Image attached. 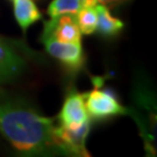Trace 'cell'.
<instances>
[{"label": "cell", "mask_w": 157, "mask_h": 157, "mask_svg": "<svg viewBox=\"0 0 157 157\" xmlns=\"http://www.w3.org/2000/svg\"><path fill=\"white\" fill-rule=\"evenodd\" d=\"M54 120L21 97H0V134L23 156L59 152L52 139Z\"/></svg>", "instance_id": "6da1fadb"}, {"label": "cell", "mask_w": 157, "mask_h": 157, "mask_svg": "<svg viewBox=\"0 0 157 157\" xmlns=\"http://www.w3.org/2000/svg\"><path fill=\"white\" fill-rule=\"evenodd\" d=\"M91 129V120H86L79 126H58L52 128V139L59 154L64 152L70 156L86 157L90 154L86 149V139Z\"/></svg>", "instance_id": "7a4b0ae2"}, {"label": "cell", "mask_w": 157, "mask_h": 157, "mask_svg": "<svg viewBox=\"0 0 157 157\" xmlns=\"http://www.w3.org/2000/svg\"><path fill=\"white\" fill-rule=\"evenodd\" d=\"M41 41L47 52L57 59L70 72H78L85 64V54L80 43H63L57 41L49 30L43 28Z\"/></svg>", "instance_id": "3957f363"}, {"label": "cell", "mask_w": 157, "mask_h": 157, "mask_svg": "<svg viewBox=\"0 0 157 157\" xmlns=\"http://www.w3.org/2000/svg\"><path fill=\"white\" fill-rule=\"evenodd\" d=\"M83 94L87 114L95 120H104L117 115H129V108L122 106L109 91H101L95 87L94 90Z\"/></svg>", "instance_id": "277c9868"}, {"label": "cell", "mask_w": 157, "mask_h": 157, "mask_svg": "<svg viewBox=\"0 0 157 157\" xmlns=\"http://www.w3.org/2000/svg\"><path fill=\"white\" fill-rule=\"evenodd\" d=\"M27 62L12 41L0 36V83L19 78L26 70Z\"/></svg>", "instance_id": "5b68a950"}, {"label": "cell", "mask_w": 157, "mask_h": 157, "mask_svg": "<svg viewBox=\"0 0 157 157\" xmlns=\"http://www.w3.org/2000/svg\"><path fill=\"white\" fill-rule=\"evenodd\" d=\"M43 28L49 30L57 41L63 43L82 42V32L76 20V14H63L51 17L49 21H45Z\"/></svg>", "instance_id": "8992f818"}, {"label": "cell", "mask_w": 157, "mask_h": 157, "mask_svg": "<svg viewBox=\"0 0 157 157\" xmlns=\"http://www.w3.org/2000/svg\"><path fill=\"white\" fill-rule=\"evenodd\" d=\"M89 119L90 117L85 107L84 94L79 93L76 90H71L65 97L62 109L58 114V120L61 124L75 127L82 124Z\"/></svg>", "instance_id": "52a82bcc"}, {"label": "cell", "mask_w": 157, "mask_h": 157, "mask_svg": "<svg viewBox=\"0 0 157 157\" xmlns=\"http://www.w3.org/2000/svg\"><path fill=\"white\" fill-rule=\"evenodd\" d=\"M97 14H98V22L95 32L102 36L104 39H114L124 28V23L118 19L113 17L109 12L108 7L101 2H98L95 5Z\"/></svg>", "instance_id": "ba28073f"}, {"label": "cell", "mask_w": 157, "mask_h": 157, "mask_svg": "<svg viewBox=\"0 0 157 157\" xmlns=\"http://www.w3.org/2000/svg\"><path fill=\"white\" fill-rule=\"evenodd\" d=\"M14 17L23 33L35 22L42 19V14L33 0H12Z\"/></svg>", "instance_id": "9c48e42d"}, {"label": "cell", "mask_w": 157, "mask_h": 157, "mask_svg": "<svg viewBox=\"0 0 157 157\" xmlns=\"http://www.w3.org/2000/svg\"><path fill=\"white\" fill-rule=\"evenodd\" d=\"M98 0H52L48 6L47 13L50 17L63 14H77L85 6H95Z\"/></svg>", "instance_id": "30bf717a"}, {"label": "cell", "mask_w": 157, "mask_h": 157, "mask_svg": "<svg viewBox=\"0 0 157 157\" xmlns=\"http://www.w3.org/2000/svg\"><path fill=\"white\" fill-rule=\"evenodd\" d=\"M76 20L82 34L91 35L95 32L98 14L95 6H85L76 14Z\"/></svg>", "instance_id": "8fae6325"}, {"label": "cell", "mask_w": 157, "mask_h": 157, "mask_svg": "<svg viewBox=\"0 0 157 157\" xmlns=\"http://www.w3.org/2000/svg\"><path fill=\"white\" fill-rule=\"evenodd\" d=\"M101 4H111V5H118V4H124L129 0H98Z\"/></svg>", "instance_id": "7c38bea8"}]
</instances>
